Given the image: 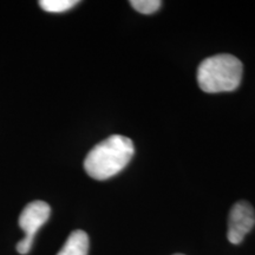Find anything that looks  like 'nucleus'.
I'll use <instances>...</instances> for the list:
<instances>
[{"instance_id": "f257e3e1", "label": "nucleus", "mask_w": 255, "mask_h": 255, "mask_svg": "<svg viewBox=\"0 0 255 255\" xmlns=\"http://www.w3.org/2000/svg\"><path fill=\"white\" fill-rule=\"evenodd\" d=\"M135 146L130 138L113 135L91 149L84 161V169L95 180H108L115 176L131 161Z\"/></svg>"}, {"instance_id": "f03ea898", "label": "nucleus", "mask_w": 255, "mask_h": 255, "mask_svg": "<svg viewBox=\"0 0 255 255\" xmlns=\"http://www.w3.org/2000/svg\"><path fill=\"white\" fill-rule=\"evenodd\" d=\"M242 63L237 57L221 53L206 58L197 69V83L208 94L234 91L242 78Z\"/></svg>"}, {"instance_id": "7ed1b4c3", "label": "nucleus", "mask_w": 255, "mask_h": 255, "mask_svg": "<svg viewBox=\"0 0 255 255\" xmlns=\"http://www.w3.org/2000/svg\"><path fill=\"white\" fill-rule=\"evenodd\" d=\"M50 214V206L44 201H33L25 207L19 216V226L24 231L25 238L18 242V253L25 255L31 251L36 233L49 220Z\"/></svg>"}, {"instance_id": "20e7f679", "label": "nucleus", "mask_w": 255, "mask_h": 255, "mask_svg": "<svg viewBox=\"0 0 255 255\" xmlns=\"http://www.w3.org/2000/svg\"><path fill=\"white\" fill-rule=\"evenodd\" d=\"M255 226V212L251 203L239 201L232 207L228 219L227 238L231 244L240 245Z\"/></svg>"}, {"instance_id": "39448f33", "label": "nucleus", "mask_w": 255, "mask_h": 255, "mask_svg": "<svg viewBox=\"0 0 255 255\" xmlns=\"http://www.w3.org/2000/svg\"><path fill=\"white\" fill-rule=\"evenodd\" d=\"M89 237L85 232L75 231L70 234L62 250L57 255H88Z\"/></svg>"}, {"instance_id": "423d86ee", "label": "nucleus", "mask_w": 255, "mask_h": 255, "mask_svg": "<svg viewBox=\"0 0 255 255\" xmlns=\"http://www.w3.org/2000/svg\"><path fill=\"white\" fill-rule=\"evenodd\" d=\"M76 0H40L39 5L44 11L50 13H62L77 5Z\"/></svg>"}, {"instance_id": "0eeeda50", "label": "nucleus", "mask_w": 255, "mask_h": 255, "mask_svg": "<svg viewBox=\"0 0 255 255\" xmlns=\"http://www.w3.org/2000/svg\"><path fill=\"white\" fill-rule=\"evenodd\" d=\"M130 5L142 14H152L161 7L162 1L159 0H131Z\"/></svg>"}, {"instance_id": "6e6552de", "label": "nucleus", "mask_w": 255, "mask_h": 255, "mask_svg": "<svg viewBox=\"0 0 255 255\" xmlns=\"http://www.w3.org/2000/svg\"><path fill=\"white\" fill-rule=\"evenodd\" d=\"M174 255H184V254H174Z\"/></svg>"}]
</instances>
